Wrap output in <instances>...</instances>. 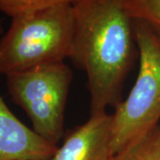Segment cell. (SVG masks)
<instances>
[{
	"label": "cell",
	"mask_w": 160,
	"mask_h": 160,
	"mask_svg": "<svg viewBox=\"0 0 160 160\" xmlns=\"http://www.w3.org/2000/svg\"><path fill=\"white\" fill-rule=\"evenodd\" d=\"M2 32H3V24H2V22L0 20V34H2Z\"/></svg>",
	"instance_id": "cell-10"
},
{
	"label": "cell",
	"mask_w": 160,
	"mask_h": 160,
	"mask_svg": "<svg viewBox=\"0 0 160 160\" xmlns=\"http://www.w3.org/2000/svg\"><path fill=\"white\" fill-rule=\"evenodd\" d=\"M6 77L12 101L26 112L33 130L58 146L64 134L66 104L73 79L70 68L61 62Z\"/></svg>",
	"instance_id": "cell-4"
},
{
	"label": "cell",
	"mask_w": 160,
	"mask_h": 160,
	"mask_svg": "<svg viewBox=\"0 0 160 160\" xmlns=\"http://www.w3.org/2000/svg\"><path fill=\"white\" fill-rule=\"evenodd\" d=\"M70 58L85 70L91 116L122 101L126 77L138 53L133 20L123 0H77Z\"/></svg>",
	"instance_id": "cell-1"
},
{
	"label": "cell",
	"mask_w": 160,
	"mask_h": 160,
	"mask_svg": "<svg viewBox=\"0 0 160 160\" xmlns=\"http://www.w3.org/2000/svg\"><path fill=\"white\" fill-rule=\"evenodd\" d=\"M113 160H160V126L117 153Z\"/></svg>",
	"instance_id": "cell-7"
},
{
	"label": "cell",
	"mask_w": 160,
	"mask_h": 160,
	"mask_svg": "<svg viewBox=\"0 0 160 160\" xmlns=\"http://www.w3.org/2000/svg\"><path fill=\"white\" fill-rule=\"evenodd\" d=\"M133 29L139 70L127 97L111 114V148L115 155L159 126L160 35L136 20H133Z\"/></svg>",
	"instance_id": "cell-3"
},
{
	"label": "cell",
	"mask_w": 160,
	"mask_h": 160,
	"mask_svg": "<svg viewBox=\"0 0 160 160\" xmlns=\"http://www.w3.org/2000/svg\"><path fill=\"white\" fill-rule=\"evenodd\" d=\"M77 0H0V12L12 18L52 6L74 4Z\"/></svg>",
	"instance_id": "cell-9"
},
{
	"label": "cell",
	"mask_w": 160,
	"mask_h": 160,
	"mask_svg": "<svg viewBox=\"0 0 160 160\" xmlns=\"http://www.w3.org/2000/svg\"><path fill=\"white\" fill-rule=\"evenodd\" d=\"M58 146L18 119L0 95V160H47Z\"/></svg>",
	"instance_id": "cell-6"
},
{
	"label": "cell",
	"mask_w": 160,
	"mask_h": 160,
	"mask_svg": "<svg viewBox=\"0 0 160 160\" xmlns=\"http://www.w3.org/2000/svg\"><path fill=\"white\" fill-rule=\"evenodd\" d=\"M73 4L12 18L0 40V74L22 72L70 58L74 38Z\"/></svg>",
	"instance_id": "cell-2"
},
{
	"label": "cell",
	"mask_w": 160,
	"mask_h": 160,
	"mask_svg": "<svg viewBox=\"0 0 160 160\" xmlns=\"http://www.w3.org/2000/svg\"><path fill=\"white\" fill-rule=\"evenodd\" d=\"M132 20L148 24L160 35V0H123Z\"/></svg>",
	"instance_id": "cell-8"
},
{
	"label": "cell",
	"mask_w": 160,
	"mask_h": 160,
	"mask_svg": "<svg viewBox=\"0 0 160 160\" xmlns=\"http://www.w3.org/2000/svg\"><path fill=\"white\" fill-rule=\"evenodd\" d=\"M112 115H92L66 135L47 160H113Z\"/></svg>",
	"instance_id": "cell-5"
}]
</instances>
